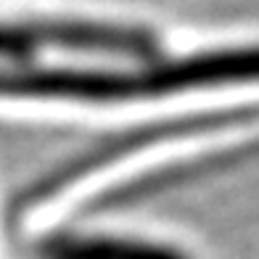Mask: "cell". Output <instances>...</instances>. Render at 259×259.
<instances>
[{"label": "cell", "mask_w": 259, "mask_h": 259, "mask_svg": "<svg viewBox=\"0 0 259 259\" xmlns=\"http://www.w3.org/2000/svg\"><path fill=\"white\" fill-rule=\"evenodd\" d=\"M42 259H188L167 243L106 235H61L42 243Z\"/></svg>", "instance_id": "obj_3"}, {"label": "cell", "mask_w": 259, "mask_h": 259, "mask_svg": "<svg viewBox=\"0 0 259 259\" xmlns=\"http://www.w3.org/2000/svg\"><path fill=\"white\" fill-rule=\"evenodd\" d=\"M138 77H140V88H143V98L169 96V93H183L196 88L259 82V48L196 53V56L154 66Z\"/></svg>", "instance_id": "obj_2"}, {"label": "cell", "mask_w": 259, "mask_h": 259, "mask_svg": "<svg viewBox=\"0 0 259 259\" xmlns=\"http://www.w3.org/2000/svg\"><path fill=\"white\" fill-rule=\"evenodd\" d=\"M40 40H42V29H29V27H16L0 21V56L6 58L27 56L37 48Z\"/></svg>", "instance_id": "obj_4"}, {"label": "cell", "mask_w": 259, "mask_h": 259, "mask_svg": "<svg viewBox=\"0 0 259 259\" xmlns=\"http://www.w3.org/2000/svg\"><path fill=\"white\" fill-rule=\"evenodd\" d=\"M0 98L127 101L143 98L138 74L72 72V69H0Z\"/></svg>", "instance_id": "obj_1"}]
</instances>
